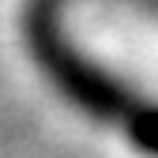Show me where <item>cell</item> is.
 I'll use <instances>...</instances> for the list:
<instances>
[{"mask_svg": "<svg viewBox=\"0 0 158 158\" xmlns=\"http://www.w3.org/2000/svg\"><path fill=\"white\" fill-rule=\"evenodd\" d=\"M139 143H147V147H154V151H158V117H154L151 124H143V128H139Z\"/></svg>", "mask_w": 158, "mask_h": 158, "instance_id": "1", "label": "cell"}]
</instances>
